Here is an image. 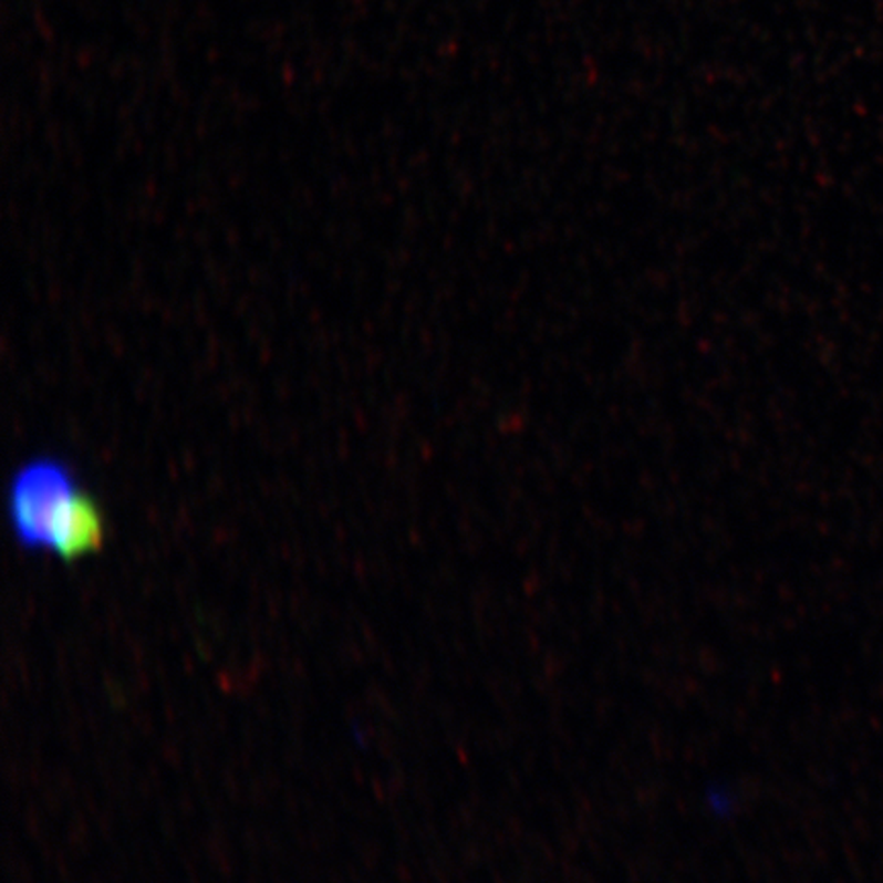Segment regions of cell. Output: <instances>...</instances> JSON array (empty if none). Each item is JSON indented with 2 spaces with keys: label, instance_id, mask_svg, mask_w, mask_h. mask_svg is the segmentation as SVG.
I'll return each instance as SVG.
<instances>
[{
  "label": "cell",
  "instance_id": "6da1fadb",
  "mask_svg": "<svg viewBox=\"0 0 883 883\" xmlns=\"http://www.w3.org/2000/svg\"><path fill=\"white\" fill-rule=\"evenodd\" d=\"M9 513L21 544L64 561L94 554L105 538L101 509L54 460H35L14 475Z\"/></svg>",
  "mask_w": 883,
  "mask_h": 883
}]
</instances>
